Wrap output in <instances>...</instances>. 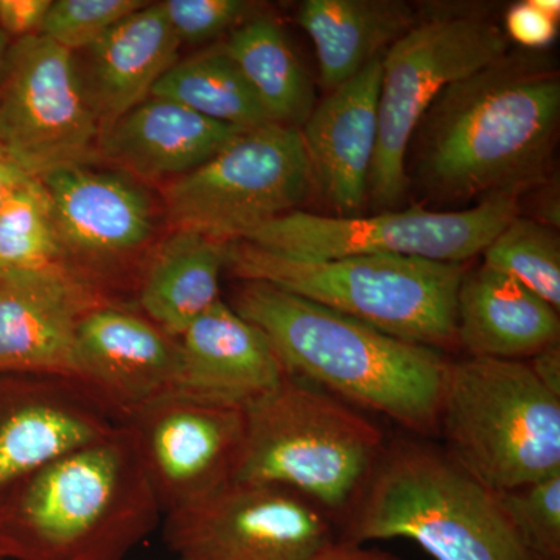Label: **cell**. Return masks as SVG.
Returning a JSON list of instances; mask_svg holds the SVG:
<instances>
[{"instance_id":"cell-1","label":"cell","mask_w":560,"mask_h":560,"mask_svg":"<svg viewBox=\"0 0 560 560\" xmlns=\"http://www.w3.org/2000/svg\"><path fill=\"white\" fill-rule=\"evenodd\" d=\"M559 121L555 62L541 51L510 50L427 110L415 135L416 180L438 201L525 194L547 173Z\"/></svg>"},{"instance_id":"cell-2","label":"cell","mask_w":560,"mask_h":560,"mask_svg":"<svg viewBox=\"0 0 560 560\" xmlns=\"http://www.w3.org/2000/svg\"><path fill=\"white\" fill-rule=\"evenodd\" d=\"M231 307L256 324L294 377L415 433H438L448 360L259 280H242Z\"/></svg>"},{"instance_id":"cell-3","label":"cell","mask_w":560,"mask_h":560,"mask_svg":"<svg viewBox=\"0 0 560 560\" xmlns=\"http://www.w3.org/2000/svg\"><path fill=\"white\" fill-rule=\"evenodd\" d=\"M162 517L119 423L0 497V559L124 560Z\"/></svg>"},{"instance_id":"cell-4","label":"cell","mask_w":560,"mask_h":560,"mask_svg":"<svg viewBox=\"0 0 560 560\" xmlns=\"http://www.w3.org/2000/svg\"><path fill=\"white\" fill-rule=\"evenodd\" d=\"M408 539L434 560H537L493 492L444 448H385L346 515L342 541Z\"/></svg>"},{"instance_id":"cell-5","label":"cell","mask_w":560,"mask_h":560,"mask_svg":"<svg viewBox=\"0 0 560 560\" xmlns=\"http://www.w3.org/2000/svg\"><path fill=\"white\" fill-rule=\"evenodd\" d=\"M245 419L234 482L291 490L334 514L352 508L386 448L371 420L290 374Z\"/></svg>"},{"instance_id":"cell-6","label":"cell","mask_w":560,"mask_h":560,"mask_svg":"<svg viewBox=\"0 0 560 560\" xmlns=\"http://www.w3.org/2000/svg\"><path fill=\"white\" fill-rule=\"evenodd\" d=\"M226 270L259 280L361 320L400 340L456 346V301L466 264L400 256L302 260L248 242L226 243Z\"/></svg>"},{"instance_id":"cell-7","label":"cell","mask_w":560,"mask_h":560,"mask_svg":"<svg viewBox=\"0 0 560 560\" xmlns=\"http://www.w3.org/2000/svg\"><path fill=\"white\" fill-rule=\"evenodd\" d=\"M438 433L444 451L497 493L560 474V397L528 361L448 360Z\"/></svg>"},{"instance_id":"cell-8","label":"cell","mask_w":560,"mask_h":560,"mask_svg":"<svg viewBox=\"0 0 560 560\" xmlns=\"http://www.w3.org/2000/svg\"><path fill=\"white\" fill-rule=\"evenodd\" d=\"M510 44L480 11H441L416 21L385 51L368 198L381 208L400 205L408 189V149L427 110L448 86L504 57Z\"/></svg>"},{"instance_id":"cell-9","label":"cell","mask_w":560,"mask_h":560,"mask_svg":"<svg viewBox=\"0 0 560 560\" xmlns=\"http://www.w3.org/2000/svg\"><path fill=\"white\" fill-rule=\"evenodd\" d=\"M312 187L300 130L268 124L243 131L200 167L165 184L162 195L173 230L230 243L300 210Z\"/></svg>"},{"instance_id":"cell-10","label":"cell","mask_w":560,"mask_h":560,"mask_svg":"<svg viewBox=\"0 0 560 560\" xmlns=\"http://www.w3.org/2000/svg\"><path fill=\"white\" fill-rule=\"evenodd\" d=\"M518 194H497L463 210H386L372 217H324L294 210L243 242L302 260L346 256L415 257L466 264L518 215Z\"/></svg>"},{"instance_id":"cell-11","label":"cell","mask_w":560,"mask_h":560,"mask_svg":"<svg viewBox=\"0 0 560 560\" xmlns=\"http://www.w3.org/2000/svg\"><path fill=\"white\" fill-rule=\"evenodd\" d=\"M98 136L75 55L43 35L11 40L0 81V149L10 160L40 179L101 162Z\"/></svg>"},{"instance_id":"cell-12","label":"cell","mask_w":560,"mask_h":560,"mask_svg":"<svg viewBox=\"0 0 560 560\" xmlns=\"http://www.w3.org/2000/svg\"><path fill=\"white\" fill-rule=\"evenodd\" d=\"M39 180L49 197L65 264L106 300L128 304L120 293L136 296L139 257L156 228L145 184L103 162L69 165Z\"/></svg>"},{"instance_id":"cell-13","label":"cell","mask_w":560,"mask_h":560,"mask_svg":"<svg viewBox=\"0 0 560 560\" xmlns=\"http://www.w3.org/2000/svg\"><path fill=\"white\" fill-rule=\"evenodd\" d=\"M335 540L323 511L275 486L231 482L164 515L176 560H313Z\"/></svg>"},{"instance_id":"cell-14","label":"cell","mask_w":560,"mask_h":560,"mask_svg":"<svg viewBox=\"0 0 560 560\" xmlns=\"http://www.w3.org/2000/svg\"><path fill=\"white\" fill-rule=\"evenodd\" d=\"M120 423L162 514L191 506L234 482L245 445V410L173 390Z\"/></svg>"},{"instance_id":"cell-15","label":"cell","mask_w":560,"mask_h":560,"mask_svg":"<svg viewBox=\"0 0 560 560\" xmlns=\"http://www.w3.org/2000/svg\"><path fill=\"white\" fill-rule=\"evenodd\" d=\"M179 340L135 305L106 302L86 313L75 341V382L117 422L178 389Z\"/></svg>"},{"instance_id":"cell-16","label":"cell","mask_w":560,"mask_h":560,"mask_svg":"<svg viewBox=\"0 0 560 560\" xmlns=\"http://www.w3.org/2000/svg\"><path fill=\"white\" fill-rule=\"evenodd\" d=\"M106 302L66 264L0 276V375L75 382L81 319Z\"/></svg>"},{"instance_id":"cell-17","label":"cell","mask_w":560,"mask_h":560,"mask_svg":"<svg viewBox=\"0 0 560 560\" xmlns=\"http://www.w3.org/2000/svg\"><path fill=\"white\" fill-rule=\"evenodd\" d=\"M117 425L80 383L0 375V497L40 467Z\"/></svg>"},{"instance_id":"cell-18","label":"cell","mask_w":560,"mask_h":560,"mask_svg":"<svg viewBox=\"0 0 560 560\" xmlns=\"http://www.w3.org/2000/svg\"><path fill=\"white\" fill-rule=\"evenodd\" d=\"M381 80L382 58H377L316 103L300 128L313 186L338 217H355L370 194Z\"/></svg>"},{"instance_id":"cell-19","label":"cell","mask_w":560,"mask_h":560,"mask_svg":"<svg viewBox=\"0 0 560 560\" xmlns=\"http://www.w3.org/2000/svg\"><path fill=\"white\" fill-rule=\"evenodd\" d=\"M178 393L245 410L289 372L267 335L223 300L180 334Z\"/></svg>"},{"instance_id":"cell-20","label":"cell","mask_w":560,"mask_h":560,"mask_svg":"<svg viewBox=\"0 0 560 560\" xmlns=\"http://www.w3.org/2000/svg\"><path fill=\"white\" fill-rule=\"evenodd\" d=\"M243 131L150 95L103 128L98 160L140 183L168 184L200 167Z\"/></svg>"},{"instance_id":"cell-21","label":"cell","mask_w":560,"mask_h":560,"mask_svg":"<svg viewBox=\"0 0 560 560\" xmlns=\"http://www.w3.org/2000/svg\"><path fill=\"white\" fill-rule=\"evenodd\" d=\"M179 47L161 3L147 2L75 54L81 86L101 131L150 97L179 60Z\"/></svg>"},{"instance_id":"cell-22","label":"cell","mask_w":560,"mask_h":560,"mask_svg":"<svg viewBox=\"0 0 560 560\" xmlns=\"http://www.w3.org/2000/svg\"><path fill=\"white\" fill-rule=\"evenodd\" d=\"M559 338V312L533 291L485 265L464 275L456 345L467 357L528 361Z\"/></svg>"},{"instance_id":"cell-23","label":"cell","mask_w":560,"mask_h":560,"mask_svg":"<svg viewBox=\"0 0 560 560\" xmlns=\"http://www.w3.org/2000/svg\"><path fill=\"white\" fill-rule=\"evenodd\" d=\"M223 270L226 243L198 232L173 230L147 257L132 305L161 329L179 338L221 301Z\"/></svg>"},{"instance_id":"cell-24","label":"cell","mask_w":560,"mask_h":560,"mask_svg":"<svg viewBox=\"0 0 560 560\" xmlns=\"http://www.w3.org/2000/svg\"><path fill=\"white\" fill-rule=\"evenodd\" d=\"M416 21L415 10L400 0H305L298 10L329 92L382 58Z\"/></svg>"},{"instance_id":"cell-25","label":"cell","mask_w":560,"mask_h":560,"mask_svg":"<svg viewBox=\"0 0 560 560\" xmlns=\"http://www.w3.org/2000/svg\"><path fill=\"white\" fill-rule=\"evenodd\" d=\"M221 47L271 119L300 130L315 108V86L278 22L256 14Z\"/></svg>"},{"instance_id":"cell-26","label":"cell","mask_w":560,"mask_h":560,"mask_svg":"<svg viewBox=\"0 0 560 560\" xmlns=\"http://www.w3.org/2000/svg\"><path fill=\"white\" fill-rule=\"evenodd\" d=\"M151 95L238 130L276 124L221 44L176 61Z\"/></svg>"},{"instance_id":"cell-27","label":"cell","mask_w":560,"mask_h":560,"mask_svg":"<svg viewBox=\"0 0 560 560\" xmlns=\"http://www.w3.org/2000/svg\"><path fill=\"white\" fill-rule=\"evenodd\" d=\"M481 256L485 267L514 279L559 312L560 243L555 228L514 217Z\"/></svg>"},{"instance_id":"cell-28","label":"cell","mask_w":560,"mask_h":560,"mask_svg":"<svg viewBox=\"0 0 560 560\" xmlns=\"http://www.w3.org/2000/svg\"><path fill=\"white\" fill-rule=\"evenodd\" d=\"M65 264L49 197L28 179L0 209V276Z\"/></svg>"},{"instance_id":"cell-29","label":"cell","mask_w":560,"mask_h":560,"mask_svg":"<svg viewBox=\"0 0 560 560\" xmlns=\"http://www.w3.org/2000/svg\"><path fill=\"white\" fill-rule=\"evenodd\" d=\"M511 525L537 560H560V474L499 492Z\"/></svg>"},{"instance_id":"cell-30","label":"cell","mask_w":560,"mask_h":560,"mask_svg":"<svg viewBox=\"0 0 560 560\" xmlns=\"http://www.w3.org/2000/svg\"><path fill=\"white\" fill-rule=\"evenodd\" d=\"M145 5L143 0H51L39 35L70 54H80Z\"/></svg>"},{"instance_id":"cell-31","label":"cell","mask_w":560,"mask_h":560,"mask_svg":"<svg viewBox=\"0 0 560 560\" xmlns=\"http://www.w3.org/2000/svg\"><path fill=\"white\" fill-rule=\"evenodd\" d=\"M161 9L180 44L208 43L256 16L246 0H165Z\"/></svg>"},{"instance_id":"cell-32","label":"cell","mask_w":560,"mask_h":560,"mask_svg":"<svg viewBox=\"0 0 560 560\" xmlns=\"http://www.w3.org/2000/svg\"><path fill=\"white\" fill-rule=\"evenodd\" d=\"M558 24L559 20L540 10L534 0H526L515 3L506 11L503 31L508 39L514 40L523 49L541 51L555 43Z\"/></svg>"},{"instance_id":"cell-33","label":"cell","mask_w":560,"mask_h":560,"mask_svg":"<svg viewBox=\"0 0 560 560\" xmlns=\"http://www.w3.org/2000/svg\"><path fill=\"white\" fill-rule=\"evenodd\" d=\"M51 0H0V31L10 40L39 35Z\"/></svg>"},{"instance_id":"cell-34","label":"cell","mask_w":560,"mask_h":560,"mask_svg":"<svg viewBox=\"0 0 560 560\" xmlns=\"http://www.w3.org/2000/svg\"><path fill=\"white\" fill-rule=\"evenodd\" d=\"M530 370L539 378L545 388L560 397V345H552L550 348L528 360Z\"/></svg>"},{"instance_id":"cell-35","label":"cell","mask_w":560,"mask_h":560,"mask_svg":"<svg viewBox=\"0 0 560 560\" xmlns=\"http://www.w3.org/2000/svg\"><path fill=\"white\" fill-rule=\"evenodd\" d=\"M313 560H400L378 550L364 548L363 545L350 544V541L335 540L329 547L324 548Z\"/></svg>"},{"instance_id":"cell-36","label":"cell","mask_w":560,"mask_h":560,"mask_svg":"<svg viewBox=\"0 0 560 560\" xmlns=\"http://www.w3.org/2000/svg\"><path fill=\"white\" fill-rule=\"evenodd\" d=\"M28 179H32L24 171H21L9 154L0 149V209L13 197L14 191L20 190Z\"/></svg>"},{"instance_id":"cell-37","label":"cell","mask_w":560,"mask_h":560,"mask_svg":"<svg viewBox=\"0 0 560 560\" xmlns=\"http://www.w3.org/2000/svg\"><path fill=\"white\" fill-rule=\"evenodd\" d=\"M10 38L0 31V81H2L3 65H5L7 51L10 47Z\"/></svg>"},{"instance_id":"cell-38","label":"cell","mask_w":560,"mask_h":560,"mask_svg":"<svg viewBox=\"0 0 560 560\" xmlns=\"http://www.w3.org/2000/svg\"><path fill=\"white\" fill-rule=\"evenodd\" d=\"M0 560H2V559H0Z\"/></svg>"}]
</instances>
